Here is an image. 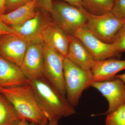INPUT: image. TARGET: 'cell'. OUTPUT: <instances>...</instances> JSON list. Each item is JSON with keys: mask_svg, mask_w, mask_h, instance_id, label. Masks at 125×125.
I'll list each match as a JSON object with an SVG mask.
<instances>
[{"mask_svg": "<svg viewBox=\"0 0 125 125\" xmlns=\"http://www.w3.org/2000/svg\"><path fill=\"white\" fill-rule=\"evenodd\" d=\"M58 120L51 119L48 120V125H58Z\"/></svg>", "mask_w": 125, "mask_h": 125, "instance_id": "83f0119b", "label": "cell"}, {"mask_svg": "<svg viewBox=\"0 0 125 125\" xmlns=\"http://www.w3.org/2000/svg\"><path fill=\"white\" fill-rule=\"evenodd\" d=\"M91 86L98 90L108 102V109L102 115H107L125 104V83L119 78L103 82H93Z\"/></svg>", "mask_w": 125, "mask_h": 125, "instance_id": "9c48e42d", "label": "cell"}, {"mask_svg": "<svg viewBox=\"0 0 125 125\" xmlns=\"http://www.w3.org/2000/svg\"><path fill=\"white\" fill-rule=\"evenodd\" d=\"M111 43L118 53L125 52V23L117 33Z\"/></svg>", "mask_w": 125, "mask_h": 125, "instance_id": "ffe728a7", "label": "cell"}, {"mask_svg": "<svg viewBox=\"0 0 125 125\" xmlns=\"http://www.w3.org/2000/svg\"><path fill=\"white\" fill-rule=\"evenodd\" d=\"M106 125H125V104L107 115Z\"/></svg>", "mask_w": 125, "mask_h": 125, "instance_id": "d6986e66", "label": "cell"}, {"mask_svg": "<svg viewBox=\"0 0 125 125\" xmlns=\"http://www.w3.org/2000/svg\"><path fill=\"white\" fill-rule=\"evenodd\" d=\"M70 41L66 57L79 67L91 70L94 60L84 45L79 39L70 36Z\"/></svg>", "mask_w": 125, "mask_h": 125, "instance_id": "9a60e30c", "label": "cell"}, {"mask_svg": "<svg viewBox=\"0 0 125 125\" xmlns=\"http://www.w3.org/2000/svg\"><path fill=\"white\" fill-rule=\"evenodd\" d=\"M6 0H0V15L4 14L6 13Z\"/></svg>", "mask_w": 125, "mask_h": 125, "instance_id": "484cf974", "label": "cell"}, {"mask_svg": "<svg viewBox=\"0 0 125 125\" xmlns=\"http://www.w3.org/2000/svg\"><path fill=\"white\" fill-rule=\"evenodd\" d=\"M115 78H119L125 83V73L116 75L115 76Z\"/></svg>", "mask_w": 125, "mask_h": 125, "instance_id": "f1b7e54d", "label": "cell"}, {"mask_svg": "<svg viewBox=\"0 0 125 125\" xmlns=\"http://www.w3.org/2000/svg\"><path fill=\"white\" fill-rule=\"evenodd\" d=\"M64 58L53 48L44 45L43 76L66 97V88L63 72Z\"/></svg>", "mask_w": 125, "mask_h": 125, "instance_id": "8992f818", "label": "cell"}, {"mask_svg": "<svg viewBox=\"0 0 125 125\" xmlns=\"http://www.w3.org/2000/svg\"><path fill=\"white\" fill-rule=\"evenodd\" d=\"M29 42L15 33L0 36V56L20 67Z\"/></svg>", "mask_w": 125, "mask_h": 125, "instance_id": "30bf717a", "label": "cell"}, {"mask_svg": "<svg viewBox=\"0 0 125 125\" xmlns=\"http://www.w3.org/2000/svg\"><path fill=\"white\" fill-rule=\"evenodd\" d=\"M13 33L10 27L0 20V36Z\"/></svg>", "mask_w": 125, "mask_h": 125, "instance_id": "cb8c5ba5", "label": "cell"}, {"mask_svg": "<svg viewBox=\"0 0 125 125\" xmlns=\"http://www.w3.org/2000/svg\"><path fill=\"white\" fill-rule=\"evenodd\" d=\"M40 109L48 119L59 120L75 114V109L44 77L30 80Z\"/></svg>", "mask_w": 125, "mask_h": 125, "instance_id": "6da1fadb", "label": "cell"}, {"mask_svg": "<svg viewBox=\"0 0 125 125\" xmlns=\"http://www.w3.org/2000/svg\"><path fill=\"white\" fill-rule=\"evenodd\" d=\"M33 0H6V13L13 11L19 7L26 5Z\"/></svg>", "mask_w": 125, "mask_h": 125, "instance_id": "7402d4cb", "label": "cell"}, {"mask_svg": "<svg viewBox=\"0 0 125 125\" xmlns=\"http://www.w3.org/2000/svg\"><path fill=\"white\" fill-rule=\"evenodd\" d=\"M68 2L70 4L78 7H82L83 0H61Z\"/></svg>", "mask_w": 125, "mask_h": 125, "instance_id": "d4e9b609", "label": "cell"}, {"mask_svg": "<svg viewBox=\"0 0 125 125\" xmlns=\"http://www.w3.org/2000/svg\"><path fill=\"white\" fill-rule=\"evenodd\" d=\"M0 93L13 106L21 120L39 125L46 118L29 83L20 86L0 87Z\"/></svg>", "mask_w": 125, "mask_h": 125, "instance_id": "7a4b0ae2", "label": "cell"}, {"mask_svg": "<svg viewBox=\"0 0 125 125\" xmlns=\"http://www.w3.org/2000/svg\"><path fill=\"white\" fill-rule=\"evenodd\" d=\"M44 48L42 39L29 42L20 67L30 80L43 76Z\"/></svg>", "mask_w": 125, "mask_h": 125, "instance_id": "ba28073f", "label": "cell"}, {"mask_svg": "<svg viewBox=\"0 0 125 125\" xmlns=\"http://www.w3.org/2000/svg\"><path fill=\"white\" fill-rule=\"evenodd\" d=\"M111 12L117 18L125 21V0H116Z\"/></svg>", "mask_w": 125, "mask_h": 125, "instance_id": "44dd1931", "label": "cell"}, {"mask_svg": "<svg viewBox=\"0 0 125 125\" xmlns=\"http://www.w3.org/2000/svg\"><path fill=\"white\" fill-rule=\"evenodd\" d=\"M41 38L45 46L53 48L66 57L69 45L70 36L52 21L43 31Z\"/></svg>", "mask_w": 125, "mask_h": 125, "instance_id": "7c38bea8", "label": "cell"}, {"mask_svg": "<svg viewBox=\"0 0 125 125\" xmlns=\"http://www.w3.org/2000/svg\"><path fill=\"white\" fill-rule=\"evenodd\" d=\"M37 0H33L10 13L0 15V20L7 25L19 24L34 18L37 13Z\"/></svg>", "mask_w": 125, "mask_h": 125, "instance_id": "2e32d148", "label": "cell"}, {"mask_svg": "<svg viewBox=\"0 0 125 125\" xmlns=\"http://www.w3.org/2000/svg\"><path fill=\"white\" fill-rule=\"evenodd\" d=\"M115 0H83L82 6L89 13L101 15L111 12Z\"/></svg>", "mask_w": 125, "mask_h": 125, "instance_id": "ac0fdd59", "label": "cell"}, {"mask_svg": "<svg viewBox=\"0 0 125 125\" xmlns=\"http://www.w3.org/2000/svg\"><path fill=\"white\" fill-rule=\"evenodd\" d=\"M125 70V60L112 58L104 60L94 61L91 69L94 82L112 80L119 72Z\"/></svg>", "mask_w": 125, "mask_h": 125, "instance_id": "4fadbf2b", "label": "cell"}, {"mask_svg": "<svg viewBox=\"0 0 125 125\" xmlns=\"http://www.w3.org/2000/svg\"><path fill=\"white\" fill-rule=\"evenodd\" d=\"M37 7L44 11L51 13L52 7V0H37Z\"/></svg>", "mask_w": 125, "mask_h": 125, "instance_id": "603a6c76", "label": "cell"}, {"mask_svg": "<svg viewBox=\"0 0 125 125\" xmlns=\"http://www.w3.org/2000/svg\"><path fill=\"white\" fill-rule=\"evenodd\" d=\"M50 13L52 22L69 36H74L79 29L87 24V17L82 6L78 7L64 2L54 1Z\"/></svg>", "mask_w": 125, "mask_h": 125, "instance_id": "277c9868", "label": "cell"}, {"mask_svg": "<svg viewBox=\"0 0 125 125\" xmlns=\"http://www.w3.org/2000/svg\"></svg>", "mask_w": 125, "mask_h": 125, "instance_id": "4dcf8cb0", "label": "cell"}, {"mask_svg": "<svg viewBox=\"0 0 125 125\" xmlns=\"http://www.w3.org/2000/svg\"><path fill=\"white\" fill-rule=\"evenodd\" d=\"M52 22L51 19L49 16L38 11L34 18L25 22L9 26L14 33L22 37L29 42L42 39L41 35L43 31Z\"/></svg>", "mask_w": 125, "mask_h": 125, "instance_id": "8fae6325", "label": "cell"}, {"mask_svg": "<svg viewBox=\"0 0 125 125\" xmlns=\"http://www.w3.org/2000/svg\"><path fill=\"white\" fill-rule=\"evenodd\" d=\"M63 72L66 99L73 107L79 104L82 93L94 82L91 70L83 69L72 63L66 57L63 62Z\"/></svg>", "mask_w": 125, "mask_h": 125, "instance_id": "3957f363", "label": "cell"}, {"mask_svg": "<svg viewBox=\"0 0 125 125\" xmlns=\"http://www.w3.org/2000/svg\"><path fill=\"white\" fill-rule=\"evenodd\" d=\"M29 83L19 66L0 56V87L20 86Z\"/></svg>", "mask_w": 125, "mask_h": 125, "instance_id": "5bb4252c", "label": "cell"}, {"mask_svg": "<svg viewBox=\"0 0 125 125\" xmlns=\"http://www.w3.org/2000/svg\"><path fill=\"white\" fill-rule=\"evenodd\" d=\"M17 125H39L37 123L30 122L24 120H21Z\"/></svg>", "mask_w": 125, "mask_h": 125, "instance_id": "4316f807", "label": "cell"}, {"mask_svg": "<svg viewBox=\"0 0 125 125\" xmlns=\"http://www.w3.org/2000/svg\"><path fill=\"white\" fill-rule=\"evenodd\" d=\"M74 36L82 42L95 61L120 58L121 54L116 51L112 43H106L99 40L90 31L87 24L79 29Z\"/></svg>", "mask_w": 125, "mask_h": 125, "instance_id": "52a82bcc", "label": "cell"}, {"mask_svg": "<svg viewBox=\"0 0 125 125\" xmlns=\"http://www.w3.org/2000/svg\"><path fill=\"white\" fill-rule=\"evenodd\" d=\"M21 120L13 106L0 93V125H17Z\"/></svg>", "mask_w": 125, "mask_h": 125, "instance_id": "e0dca14e", "label": "cell"}, {"mask_svg": "<svg viewBox=\"0 0 125 125\" xmlns=\"http://www.w3.org/2000/svg\"><path fill=\"white\" fill-rule=\"evenodd\" d=\"M83 8L87 17V25L90 31L102 42L111 43L117 33L125 23V21L114 16L111 12L96 15Z\"/></svg>", "mask_w": 125, "mask_h": 125, "instance_id": "5b68a950", "label": "cell"}, {"mask_svg": "<svg viewBox=\"0 0 125 125\" xmlns=\"http://www.w3.org/2000/svg\"><path fill=\"white\" fill-rule=\"evenodd\" d=\"M48 119L47 117H46L43 121L39 125H48Z\"/></svg>", "mask_w": 125, "mask_h": 125, "instance_id": "f546056e", "label": "cell"}]
</instances>
